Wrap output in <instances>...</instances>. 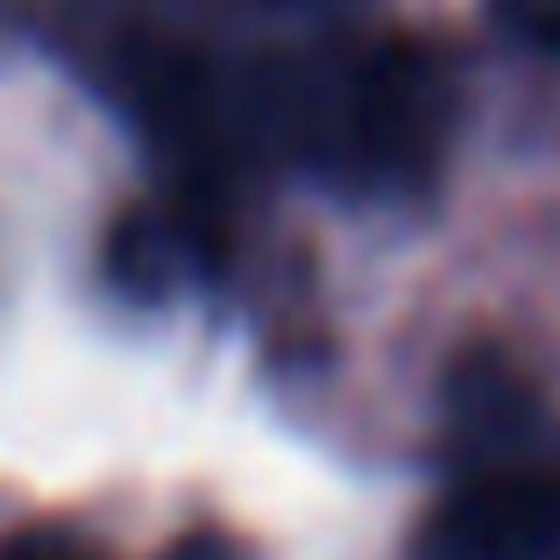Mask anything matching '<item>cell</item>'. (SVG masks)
I'll list each match as a JSON object with an SVG mask.
<instances>
[{"label": "cell", "mask_w": 560, "mask_h": 560, "mask_svg": "<svg viewBox=\"0 0 560 560\" xmlns=\"http://www.w3.org/2000/svg\"><path fill=\"white\" fill-rule=\"evenodd\" d=\"M14 560H71V553H57V547H36V553H14Z\"/></svg>", "instance_id": "3"}, {"label": "cell", "mask_w": 560, "mask_h": 560, "mask_svg": "<svg viewBox=\"0 0 560 560\" xmlns=\"http://www.w3.org/2000/svg\"><path fill=\"white\" fill-rule=\"evenodd\" d=\"M490 8H497V22H504L518 43L560 57V0H490Z\"/></svg>", "instance_id": "2"}, {"label": "cell", "mask_w": 560, "mask_h": 560, "mask_svg": "<svg viewBox=\"0 0 560 560\" xmlns=\"http://www.w3.org/2000/svg\"><path fill=\"white\" fill-rule=\"evenodd\" d=\"M419 560H560V476L497 468L454 490L419 533Z\"/></svg>", "instance_id": "1"}]
</instances>
